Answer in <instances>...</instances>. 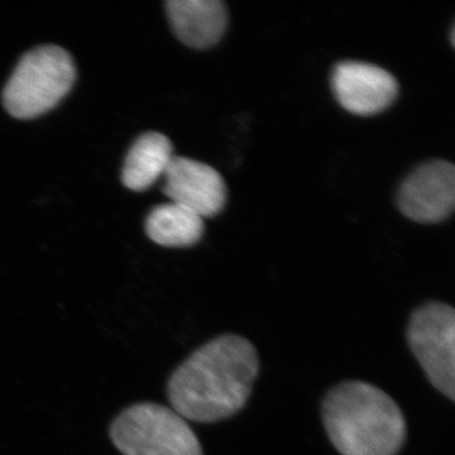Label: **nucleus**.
I'll list each match as a JSON object with an SVG mask.
<instances>
[{
	"label": "nucleus",
	"instance_id": "423d86ee",
	"mask_svg": "<svg viewBox=\"0 0 455 455\" xmlns=\"http://www.w3.org/2000/svg\"><path fill=\"white\" fill-rule=\"evenodd\" d=\"M397 204L403 215L419 223L447 220L455 205L453 164L436 160L416 169L401 185Z\"/></svg>",
	"mask_w": 455,
	"mask_h": 455
},
{
	"label": "nucleus",
	"instance_id": "1a4fd4ad",
	"mask_svg": "<svg viewBox=\"0 0 455 455\" xmlns=\"http://www.w3.org/2000/svg\"><path fill=\"white\" fill-rule=\"evenodd\" d=\"M166 11L173 32L191 49H211L226 32L228 12L220 0H169Z\"/></svg>",
	"mask_w": 455,
	"mask_h": 455
},
{
	"label": "nucleus",
	"instance_id": "f257e3e1",
	"mask_svg": "<svg viewBox=\"0 0 455 455\" xmlns=\"http://www.w3.org/2000/svg\"><path fill=\"white\" fill-rule=\"evenodd\" d=\"M259 372V353L250 340L236 334L220 335L173 371L167 398L185 420L217 423L243 409Z\"/></svg>",
	"mask_w": 455,
	"mask_h": 455
},
{
	"label": "nucleus",
	"instance_id": "9d476101",
	"mask_svg": "<svg viewBox=\"0 0 455 455\" xmlns=\"http://www.w3.org/2000/svg\"><path fill=\"white\" fill-rule=\"evenodd\" d=\"M173 156L171 140L157 132L142 134L132 146L122 171L124 187L145 191L164 175Z\"/></svg>",
	"mask_w": 455,
	"mask_h": 455
},
{
	"label": "nucleus",
	"instance_id": "0eeeda50",
	"mask_svg": "<svg viewBox=\"0 0 455 455\" xmlns=\"http://www.w3.org/2000/svg\"><path fill=\"white\" fill-rule=\"evenodd\" d=\"M331 86L340 106L355 116L387 109L398 94L397 80L379 66L347 61L335 66Z\"/></svg>",
	"mask_w": 455,
	"mask_h": 455
},
{
	"label": "nucleus",
	"instance_id": "f03ea898",
	"mask_svg": "<svg viewBox=\"0 0 455 455\" xmlns=\"http://www.w3.org/2000/svg\"><path fill=\"white\" fill-rule=\"evenodd\" d=\"M323 423L341 455H397L406 442L403 410L381 388L346 381L326 394Z\"/></svg>",
	"mask_w": 455,
	"mask_h": 455
},
{
	"label": "nucleus",
	"instance_id": "39448f33",
	"mask_svg": "<svg viewBox=\"0 0 455 455\" xmlns=\"http://www.w3.org/2000/svg\"><path fill=\"white\" fill-rule=\"evenodd\" d=\"M407 343L431 385L455 400V311L444 302L431 301L411 314Z\"/></svg>",
	"mask_w": 455,
	"mask_h": 455
},
{
	"label": "nucleus",
	"instance_id": "9b49d317",
	"mask_svg": "<svg viewBox=\"0 0 455 455\" xmlns=\"http://www.w3.org/2000/svg\"><path fill=\"white\" fill-rule=\"evenodd\" d=\"M204 228L200 215L175 203L157 206L146 220L147 235L169 248L193 247L202 239Z\"/></svg>",
	"mask_w": 455,
	"mask_h": 455
},
{
	"label": "nucleus",
	"instance_id": "20e7f679",
	"mask_svg": "<svg viewBox=\"0 0 455 455\" xmlns=\"http://www.w3.org/2000/svg\"><path fill=\"white\" fill-rule=\"evenodd\" d=\"M109 435L123 455H204L188 421L160 403H140L123 410Z\"/></svg>",
	"mask_w": 455,
	"mask_h": 455
},
{
	"label": "nucleus",
	"instance_id": "7ed1b4c3",
	"mask_svg": "<svg viewBox=\"0 0 455 455\" xmlns=\"http://www.w3.org/2000/svg\"><path fill=\"white\" fill-rule=\"evenodd\" d=\"M76 79L73 57L59 46L37 47L18 62L3 90V104L17 119L50 112L70 92Z\"/></svg>",
	"mask_w": 455,
	"mask_h": 455
},
{
	"label": "nucleus",
	"instance_id": "6e6552de",
	"mask_svg": "<svg viewBox=\"0 0 455 455\" xmlns=\"http://www.w3.org/2000/svg\"><path fill=\"white\" fill-rule=\"evenodd\" d=\"M164 191L171 203L179 204L203 218L223 211L227 187L217 170L187 157H173L164 172Z\"/></svg>",
	"mask_w": 455,
	"mask_h": 455
}]
</instances>
